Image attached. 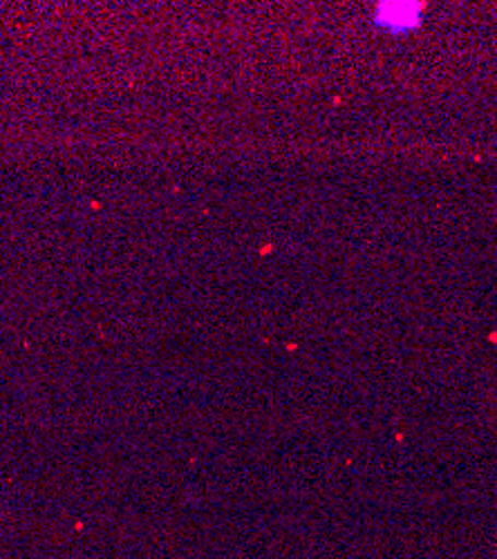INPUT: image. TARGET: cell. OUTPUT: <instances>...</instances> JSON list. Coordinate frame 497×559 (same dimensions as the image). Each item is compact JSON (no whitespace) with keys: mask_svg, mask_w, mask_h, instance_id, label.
I'll list each match as a JSON object with an SVG mask.
<instances>
[{"mask_svg":"<svg viewBox=\"0 0 497 559\" xmlns=\"http://www.w3.org/2000/svg\"><path fill=\"white\" fill-rule=\"evenodd\" d=\"M424 14L422 3H381L375 14V23L392 34L411 32L419 25Z\"/></svg>","mask_w":497,"mask_h":559,"instance_id":"6da1fadb","label":"cell"}]
</instances>
